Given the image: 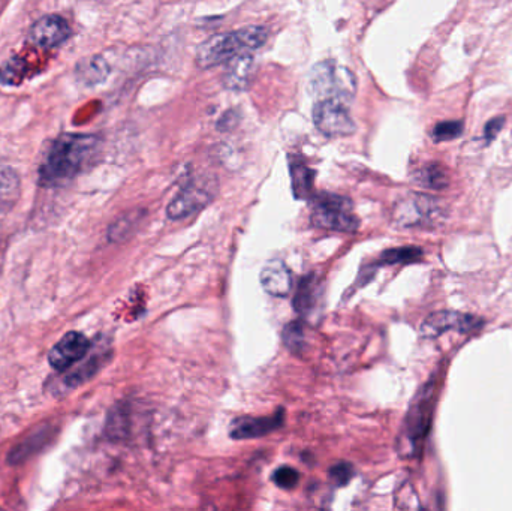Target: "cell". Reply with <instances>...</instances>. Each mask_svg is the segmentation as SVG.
Wrapping results in <instances>:
<instances>
[{"instance_id": "cell-17", "label": "cell", "mask_w": 512, "mask_h": 511, "mask_svg": "<svg viewBox=\"0 0 512 511\" xmlns=\"http://www.w3.org/2000/svg\"><path fill=\"white\" fill-rule=\"evenodd\" d=\"M315 174L304 164L291 165L292 191L298 200L312 197Z\"/></svg>"}, {"instance_id": "cell-7", "label": "cell", "mask_w": 512, "mask_h": 511, "mask_svg": "<svg viewBox=\"0 0 512 511\" xmlns=\"http://www.w3.org/2000/svg\"><path fill=\"white\" fill-rule=\"evenodd\" d=\"M69 36H71V26L68 21L60 15L51 14L39 18L30 27L27 41L41 50H53L68 41Z\"/></svg>"}, {"instance_id": "cell-1", "label": "cell", "mask_w": 512, "mask_h": 511, "mask_svg": "<svg viewBox=\"0 0 512 511\" xmlns=\"http://www.w3.org/2000/svg\"><path fill=\"white\" fill-rule=\"evenodd\" d=\"M99 147L101 141L95 135H60L50 144L42 159L39 183L47 188H56L71 182L95 161Z\"/></svg>"}, {"instance_id": "cell-15", "label": "cell", "mask_w": 512, "mask_h": 511, "mask_svg": "<svg viewBox=\"0 0 512 511\" xmlns=\"http://www.w3.org/2000/svg\"><path fill=\"white\" fill-rule=\"evenodd\" d=\"M432 198L417 197L411 201H405L400 206L399 221L405 225H420L421 222L432 221L436 209L433 207Z\"/></svg>"}, {"instance_id": "cell-4", "label": "cell", "mask_w": 512, "mask_h": 511, "mask_svg": "<svg viewBox=\"0 0 512 511\" xmlns=\"http://www.w3.org/2000/svg\"><path fill=\"white\" fill-rule=\"evenodd\" d=\"M249 51L246 47L245 38H243L242 30L236 32L219 33L206 39L203 44L198 47L197 65L203 69L216 68L219 65H225L230 62L237 54Z\"/></svg>"}, {"instance_id": "cell-10", "label": "cell", "mask_w": 512, "mask_h": 511, "mask_svg": "<svg viewBox=\"0 0 512 511\" xmlns=\"http://www.w3.org/2000/svg\"><path fill=\"white\" fill-rule=\"evenodd\" d=\"M285 411L277 410L276 414L267 417H242L231 425L230 437L234 440H252L261 438L282 428Z\"/></svg>"}, {"instance_id": "cell-20", "label": "cell", "mask_w": 512, "mask_h": 511, "mask_svg": "<svg viewBox=\"0 0 512 511\" xmlns=\"http://www.w3.org/2000/svg\"><path fill=\"white\" fill-rule=\"evenodd\" d=\"M420 183L427 186V188H445L448 185L447 171L439 165H430V167L423 168L420 174Z\"/></svg>"}, {"instance_id": "cell-18", "label": "cell", "mask_w": 512, "mask_h": 511, "mask_svg": "<svg viewBox=\"0 0 512 511\" xmlns=\"http://www.w3.org/2000/svg\"><path fill=\"white\" fill-rule=\"evenodd\" d=\"M423 257V251L415 246H408V248L388 249L384 254L379 257V264L384 266H393V264L414 263Z\"/></svg>"}, {"instance_id": "cell-24", "label": "cell", "mask_w": 512, "mask_h": 511, "mask_svg": "<svg viewBox=\"0 0 512 511\" xmlns=\"http://www.w3.org/2000/svg\"><path fill=\"white\" fill-rule=\"evenodd\" d=\"M462 131V122H442L433 129V137L438 141L453 140V138L460 137Z\"/></svg>"}, {"instance_id": "cell-5", "label": "cell", "mask_w": 512, "mask_h": 511, "mask_svg": "<svg viewBox=\"0 0 512 511\" xmlns=\"http://www.w3.org/2000/svg\"><path fill=\"white\" fill-rule=\"evenodd\" d=\"M313 122L318 131L327 137H348L357 129L346 102L334 98L319 99L316 102Z\"/></svg>"}, {"instance_id": "cell-26", "label": "cell", "mask_w": 512, "mask_h": 511, "mask_svg": "<svg viewBox=\"0 0 512 511\" xmlns=\"http://www.w3.org/2000/svg\"><path fill=\"white\" fill-rule=\"evenodd\" d=\"M502 125H504V120H502V119L492 120V122H490L486 128L487 137H489V138L495 137V135L498 134L499 129H501Z\"/></svg>"}, {"instance_id": "cell-19", "label": "cell", "mask_w": 512, "mask_h": 511, "mask_svg": "<svg viewBox=\"0 0 512 511\" xmlns=\"http://www.w3.org/2000/svg\"><path fill=\"white\" fill-rule=\"evenodd\" d=\"M283 342L286 347L292 353H301L304 350V344H306V335H304V327L300 321H294L289 323L288 326L283 329Z\"/></svg>"}, {"instance_id": "cell-11", "label": "cell", "mask_w": 512, "mask_h": 511, "mask_svg": "<svg viewBox=\"0 0 512 511\" xmlns=\"http://www.w3.org/2000/svg\"><path fill=\"white\" fill-rule=\"evenodd\" d=\"M256 71V62L252 51H243L225 63L224 84L230 90L242 92L251 86Z\"/></svg>"}, {"instance_id": "cell-16", "label": "cell", "mask_w": 512, "mask_h": 511, "mask_svg": "<svg viewBox=\"0 0 512 511\" xmlns=\"http://www.w3.org/2000/svg\"><path fill=\"white\" fill-rule=\"evenodd\" d=\"M110 74V66L107 60L95 56L83 60L78 66V77L86 84H98L104 81Z\"/></svg>"}, {"instance_id": "cell-9", "label": "cell", "mask_w": 512, "mask_h": 511, "mask_svg": "<svg viewBox=\"0 0 512 511\" xmlns=\"http://www.w3.org/2000/svg\"><path fill=\"white\" fill-rule=\"evenodd\" d=\"M213 192L209 185L192 182L180 191V194L168 204L167 215L170 219H183L200 212L212 201Z\"/></svg>"}, {"instance_id": "cell-2", "label": "cell", "mask_w": 512, "mask_h": 511, "mask_svg": "<svg viewBox=\"0 0 512 511\" xmlns=\"http://www.w3.org/2000/svg\"><path fill=\"white\" fill-rule=\"evenodd\" d=\"M309 84L313 95L319 99L334 98L349 102L354 99L357 92V78L354 72L331 60L313 66Z\"/></svg>"}, {"instance_id": "cell-3", "label": "cell", "mask_w": 512, "mask_h": 511, "mask_svg": "<svg viewBox=\"0 0 512 511\" xmlns=\"http://www.w3.org/2000/svg\"><path fill=\"white\" fill-rule=\"evenodd\" d=\"M312 222L322 230L339 233H355L360 225L348 198L325 192L312 197Z\"/></svg>"}, {"instance_id": "cell-21", "label": "cell", "mask_w": 512, "mask_h": 511, "mask_svg": "<svg viewBox=\"0 0 512 511\" xmlns=\"http://www.w3.org/2000/svg\"><path fill=\"white\" fill-rule=\"evenodd\" d=\"M128 416V411L123 407L117 408V410L111 414L110 422H108V434H110L111 437H126V434H128L129 431Z\"/></svg>"}, {"instance_id": "cell-13", "label": "cell", "mask_w": 512, "mask_h": 511, "mask_svg": "<svg viewBox=\"0 0 512 511\" xmlns=\"http://www.w3.org/2000/svg\"><path fill=\"white\" fill-rule=\"evenodd\" d=\"M322 294L321 282L315 275L306 276L301 279L294 296V309L297 314H312L318 305L319 297Z\"/></svg>"}, {"instance_id": "cell-6", "label": "cell", "mask_w": 512, "mask_h": 511, "mask_svg": "<svg viewBox=\"0 0 512 511\" xmlns=\"http://www.w3.org/2000/svg\"><path fill=\"white\" fill-rule=\"evenodd\" d=\"M483 326L481 318L472 317V315L460 314V312L441 311L429 315L421 324V335L424 338H438L444 335L448 330H454L459 333L474 332Z\"/></svg>"}, {"instance_id": "cell-14", "label": "cell", "mask_w": 512, "mask_h": 511, "mask_svg": "<svg viewBox=\"0 0 512 511\" xmlns=\"http://www.w3.org/2000/svg\"><path fill=\"white\" fill-rule=\"evenodd\" d=\"M21 182L17 171L0 164V212H8L20 200Z\"/></svg>"}, {"instance_id": "cell-23", "label": "cell", "mask_w": 512, "mask_h": 511, "mask_svg": "<svg viewBox=\"0 0 512 511\" xmlns=\"http://www.w3.org/2000/svg\"><path fill=\"white\" fill-rule=\"evenodd\" d=\"M328 476H330V480L334 485L342 488V486H346L351 482L352 477H354V468L348 462H339V464L330 468Z\"/></svg>"}, {"instance_id": "cell-25", "label": "cell", "mask_w": 512, "mask_h": 511, "mask_svg": "<svg viewBox=\"0 0 512 511\" xmlns=\"http://www.w3.org/2000/svg\"><path fill=\"white\" fill-rule=\"evenodd\" d=\"M138 222V215L134 216H126L122 221L114 224V227H111V239H123V234H128V228L135 227V224Z\"/></svg>"}, {"instance_id": "cell-22", "label": "cell", "mask_w": 512, "mask_h": 511, "mask_svg": "<svg viewBox=\"0 0 512 511\" xmlns=\"http://www.w3.org/2000/svg\"><path fill=\"white\" fill-rule=\"evenodd\" d=\"M274 485L280 489H294L300 482V473L295 468L282 467L274 471L273 477Z\"/></svg>"}, {"instance_id": "cell-12", "label": "cell", "mask_w": 512, "mask_h": 511, "mask_svg": "<svg viewBox=\"0 0 512 511\" xmlns=\"http://www.w3.org/2000/svg\"><path fill=\"white\" fill-rule=\"evenodd\" d=\"M262 288L265 293L273 297H286L291 293L292 276L288 266L282 260H270L262 269L261 276Z\"/></svg>"}, {"instance_id": "cell-8", "label": "cell", "mask_w": 512, "mask_h": 511, "mask_svg": "<svg viewBox=\"0 0 512 511\" xmlns=\"http://www.w3.org/2000/svg\"><path fill=\"white\" fill-rule=\"evenodd\" d=\"M92 344L86 336L78 332H69L54 345L48 354V363L51 368L59 372H66L77 365L89 353Z\"/></svg>"}]
</instances>
